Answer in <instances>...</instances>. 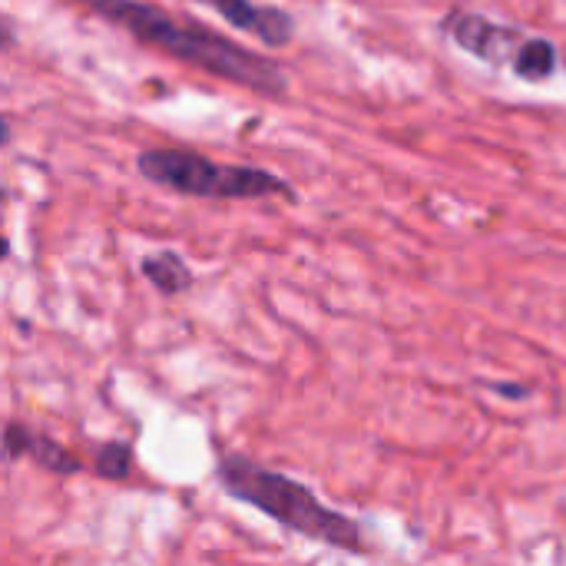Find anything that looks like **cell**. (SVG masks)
<instances>
[{
	"instance_id": "obj_1",
	"label": "cell",
	"mask_w": 566,
	"mask_h": 566,
	"mask_svg": "<svg viewBox=\"0 0 566 566\" xmlns=\"http://www.w3.org/2000/svg\"><path fill=\"white\" fill-rule=\"evenodd\" d=\"M80 3H86L109 23L123 27L136 40L153 43L206 73H216L222 80H232V83L249 86L265 96H282L289 90L285 73L272 60L235 46L222 33L202 30L189 20L186 23L172 20L169 13H163L149 3H136V0H80Z\"/></svg>"
},
{
	"instance_id": "obj_2",
	"label": "cell",
	"mask_w": 566,
	"mask_h": 566,
	"mask_svg": "<svg viewBox=\"0 0 566 566\" xmlns=\"http://www.w3.org/2000/svg\"><path fill=\"white\" fill-rule=\"evenodd\" d=\"M219 481L235 501L259 507L262 514H269L272 521H279L282 527H289L302 537H312V541H322V544H332V547L352 551V554L365 551V541H361V531L355 521L325 507L305 484H298L285 474L265 471L249 458L226 454L219 464Z\"/></svg>"
},
{
	"instance_id": "obj_3",
	"label": "cell",
	"mask_w": 566,
	"mask_h": 566,
	"mask_svg": "<svg viewBox=\"0 0 566 566\" xmlns=\"http://www.w3.org/2000/svg\"><path fill=\"white\" fill-rule=\"evenodd\" d=\"M139 172L166 189L199 199H262V196H292V186L255 166H226L199 153L182 149H149L139 156Z\"/></svg>"
},
{
	"instance_id": "obj_4",
	"label": "cell",
	"mask_w": 566,
	"mask_h": 566,
	"mask_svg": "<svg viewBox=\"0 0 566 566\" xmlns=\"http://www.w3.org/2000/svg\"><path fill=\"white\" fill-rule=\"evenodd\" d=\"M199 3H209L216 13H222L229 23H235L239 30L245 33H255L262 43L269 46H285L292 40V17L279 7H259L252 0H199Z\"/></svg>"
},
{
	"instance_id": "obj_5",
	"label": "cell",
	"mask_w": 566,
	"mask_h": 566,
	"mask_svg": "<svg viewBox=\"0 0 566 566\" xmlns=\"http://www.w3.org/2000/svg\"><path fill=\"white\" fill-rule=\"evenodd\" d=\"M3 458L7 461L30 458V461H36L40 468H46L53 474H76L80 471V461L66 448H60L56 441H50V438H43V434H36V431H30L23 424H7L3 428Z\"/></svg>"
},
{
	"instance_id": "obj_6",
	"label": "cell",
	"mask_w": 566,
	"mask_h": 566,
	"mask_svg": "<svg viewBox=\"0 0 566 566\" xmlns=\"http://www.w3.org/2000/svg\"><path fill=\"white\" fill-rule=\"evenodd\" d=\"M451 36L471 50L474 56H484V60H501L507 43H514V30L507 27H497L484 17H474V13H464V17H454L451 20Z\"/></svg>"
},
{
	"instance_id": "obj_7",
	"label": "cell",
	"mask_w": 566,
	"mask_h": 566,
	"mask_svg": "<svg viewBox=\"0 0 566 566\" xmlns=\"http://www.w3.org/2000/svg\"><path fill=\"white\" fill-rule=\"evenodd\" d=\"M143 275L163 292V295H179L192 285L189 265L176 252H156L143 259Z\"/></svg>"
},
{
	"instance_id": "obj_8",
	"label": "cell",
	"mask_w": 566,
	"mask_h": 566,
	"mask_svg": "<svg viewBox=\"0 0 566 566\" xmlns=\"http://www.w3.org/2000/svg\"><path fill=\"white\" fill-rule=\"evenodd\" d=\"M554 66H557V53H554V43L547 40H527L514 56V70L524 80H547Z\"/></svg>"
},
{
	"instance_id": "obj_9",
	"label": "cell",
	"mask_w": 566,
	"mask_h": 566,
	"mask_svg": "<svg viewBox=\"0 0 566 566\" xmlns=\"http://www.w3.org/2000/svg\"><path fill=\"white\" fill-rule=\"evenodd\" d=\"M133 468V451L123 441H109L106 448H99L96 454V474L106 481H123Z\"/></svg>"
},
{
	"instance_id": "obj_10",
	"label": "cell",
	"mask_w": 566,
	"mask_h": 566,
	"mask_svg": "<svg viewBox=\"0 0 566 566\" xmlns=\"http://www.w3.org/2000/svg\"><path fill=\"white\" fill-rule=\"evenodd\" d=\"M491 388L497 391V395H507V398H527L531 391L527 388H521V385H501V381H491Z\"/></svg>"
},
{
	"instance_id": "obj_11",
	"label": "cell",
	"mask_w": 566,
	"mask_h": 566,
	"mask_svg": "<svg viewBox=\"0 0 566 566\" xmlns=\"http://www.w3.org/2000/svg\"><path fill=\"white\" fill-rule=\"evenodd\" d=\"M13 40H17V36H13V30H10L7 23H0V50H3V46H10Z\"/></svg>"
},
{
	"instance_id": "obj_12",
	"label": "cell",
	"mask_w": 566,
	"mask_h": 566,
	"mask_svg": "<svg viewBox=\"0 0 566 566\" xmlns=\"http://www.w3.org/2000/svg\"><path fill=\"white\" fill-rule=\"evenodd\" d=\"M7 139H10V126H7V119L0 116V146H3Z\"/></svg>"
},
{
	"instance_id": "obj_13",
	"label": "cell",
	"mask_w": 566,
	"mask_h": 566,
	"mask_svg": "<svg viewBox=\"0 0 566 566\" xmlns=\"http://www.w3.org/2000/svg\"><path fill=\"white\" fill-rule=\"evenodd\" d=\"M7 252H10V242H7V239L0 235V259H7Z\"/></svg>"
}]
</instances>
